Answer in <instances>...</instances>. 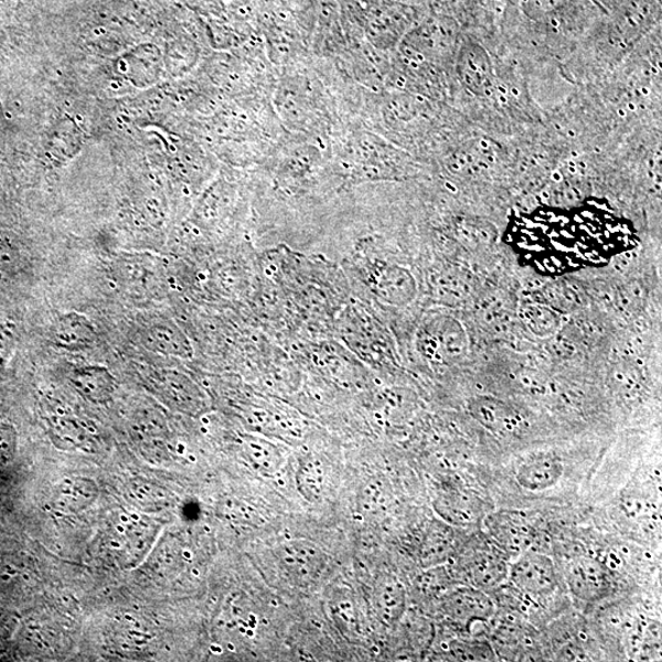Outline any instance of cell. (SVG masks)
<instances>
[{
	"label": "cell",
	"instance_id": "cell-7",
	"mask_svg": "<svg viewBox=\"0 0 662 662\" xmlns=\"http://www.w3.org/2000/svg\"><path fill=\"white\" fill-rule=\"evenodd\" d=\"M280 576L297 589H311L323 580L329 559L322 548L305 540H291L274 551Z\"/></svg>",
	"mask_w": 662,
	"mask_h": 662
},
{
	"label": "cell",
	"instance_id": "cell-3",
	"mask_svg": "<svg viewBox=\"0 0 662 662\" xmlns=\"http://www.w3.org/2000/svg\"><path fill=\"white\" fill-rule=\"evenodd\" d=\"M461 38L462 29L452 17L439 15L419 22L392 53L385 90L407 92L451 106Z\"/></svg>",
	"mask_w": 662,
	"mask_h": 662
},
{
	"label": "cell",
	"instance_id": "cell-20",
	"mask_svg": "<svg viewBox=\"0 0 662 662\" xmlns=\"http://www.w3.org/2000/svg\"><path fill=\"white\" fill-rule=\"evenodd\" d=\"M438 501V512L452 524L471 525L482 516V505L471 494L451 492L440 496Z\"/></svg>",
	"mask_w": 662,
	"mask_h": 662
},
{
	"label": "cell",
	"instance_id": "cell-11",
	"mask_svg": "<svg viewBox=\"0 0 662 662\" xmlns=\"http://www.w3.org/2000/svg\"><path fill=\"white\" fill-rule=\"evenodd\" d=\"M493 545L506 557L515 558L533 544V527L519 513H499L488 519Z\"/></svg>",
	"mask_w": 662,
	"mask_h": 662
},
{
	"label": "cell",
	"instance_id": "cell-1",
	"mask_svg": "<svg viewBox=\"0 0 662 662\" xmlns=\"http://www.w3.org/2000/svg\"><path fill=\"white\" fill-rule=\"evenodd\" d=\"M260 229L287 217L329 212L346 193L344 177L323 139L287 135L257 170Z\"/></svg>",
	"mask_w": 662,
	"mask_h": 662
},
{
	"label": "cell",
	"instance_id": "cell-2",
	"mask_svg": "<svg viewBox=\"0 0 662 662\" xmlns=\"http://www.w3.org/2000/svg\"><path fill=\"white\" fill-rule=\"evenodd\" d=\"M360 124L430 166L473 128L455 107L399 90L364 93Z\"/></svg>",
	"mask_w": 662,
	"mask_h": 662
},
{
	"label": "cell",
	"instance_id": "cell-15",
	"mask_svg": "<svg viewBox=\"0 0 662 662\" xmlns=\"http://www.w3.org/2000/svg\"><path fill=\"white\" fill-rule=\"evenodd\" d=\"M98 496L97 484L85 478H68L54 485L50 511L55 515H74L92 506Z\"/></svg>",
	"mask_w": 662,
	"mask_h": 662
},
{
	"label": "cell",
	"instance_id": "cell-5",
	"mask_svg": "<svg viewBox=\"0 0 662 662\" xmlns=\"http://www.w3.org/2000/svg\"><path fill=\"white\" fill-rule=\"evenodd\" d=\"M346 191L363 184L426 179L434 168L397 148L360 121L330 142Z\"/></svg>",
	"mask_w": 662,
	"mask_h": 662
},
{
	"label": "cell",
	"instance_id": "cell-6",
	"mask_svg": "<svg viewBox=\"0 0 662 662\" xmlns=\"http://www.w3.org/2000/svg\"><path fill=\"white\" fill-rule=\"evenodd\" d=\"M495 83L490 97L467 116L471 126L496 138L511 139L545 125L524 66L504 47L492 53Z\"/></svg>",
	"mask_w": 662,
	"mask_h": 662
},
{
	"label": "cell",
	"instance_id": "cell-19",
	"mask_svg": "<svg viewBox=\"0 0 662 662\" xmlns=\"http://www.w3.org/2000/svg\"><path fill=\"white\" fill-rule=\"evenodd\" d=\"M563 468L560 462L552 458H535L527 460L516 470V481L523 489L540 492L545 491L560 480Z\"/></svg>",
	"mask_w": 662,
	"mask_h": 662
},
{
	"label": "cell",
	"instance_id": "cell-8",
	"mask_svg": "<svg viewBox=\"0 0 662 662\" xmlns=\"http://www.w3.org/2000/svg\"><path fill=\"white\" fill-rule=\"evenodd\" d=\"M508 579L533 600L548 599L559 587L554 560L534 549H527L513 559Z\"/></svg>",
	"mask_w": 662,
	"mask_h": 662
},
{
	"label": "cell",
	"instance_id": "cell-18",
	"mask_svg": "<svg viewBox=\"0 0 662 662\" xmlns=\"http://www.w3.org/2000/svg\"><path fill=\"white\" fill-rule=\"evenodd\" d=\"M241 451L249 466L261 473L273 474L284 466L285 458L280 447L263 435L243 437Z\"/></svg>",
	"mask_w": 662,
	"mask_h": 662
},
{
	"label": "cell",
	"instance_id": "cell-14",
	"mask_svg": "<svg viewBox=\"0 0 662 662\" xmlns=\"http://www.w3.org/2000/svg\"><path fill=\"white\" fill-rule=\"evenodd\" d=\"M142 345L166 357L191 361L195 349L190 337L172 322L154 323L143 330Z\"/></svg>",
	"mask_w": 662,
	"mask_h": 662
},
{
	"label": "cell",
	"instance_id": "cell-9",
	"mask_svg": "<svg viewBox=\"0 0 662 662\" xmlns=\"http://www.w3.org/2000/svg\"><path fill=\"white\" fill-rule=\"evenodd\" d=\"M565 577L573 598L581 604H594L609 592V570L598 559L585 556L572 559Z\"/></svg>",
	"mask_w": 662,
	"mask_h": 662
},
{
	"label": "cell",
	"instance_id": "cell-22",
	"mask_svg": "<svg viewBox=\"0 0 662 662\" xmlns=\"http://www.w3.org/2000/svg\"><path fill=\"white\" fill-rule=\"evenodd\" d=\"M53 438L65 441L72 447H82L86 440L85 429L70 417H53Z\"/></svg>",
	"mask_w": 662,
	"mask_h": 662
},
{
	"label": "cell",
	"instance_id": "cell-13",
	"mask_svg": "<svg viewBox=\"0 0 662 662\" xmlns=\"http://www.w3.org/2000/svg\"><path fill=\"white\" fill-rule=\"evenodd\" d=\"M158 382L161 394L180 412L196 415L207 407L206 395L190 375L168 370L160 374Z\"/></svg>",
	"mask_w": 662,
	"mask_h": 662
},
{
	"label": "cell",
	"instance_id": "cell-17",
	"mask_svg": "<svg viewBox=\"0 0 662 662\" xmlns=\"http://www.w3.org/2000/svg\"><path fill=\"white\" fill-rule=\"evenodd\" d=\"M54 345L66 351H83L96 341V329L90 319L79 312L62 314L53 325Z\"/></svg>",
	"mask_w": 662,
	"mask_h": 662
},
{
	"label": "cell",
	"instance_id": "cell-16",
	"mask_svg": "<svg viewBox=\"0 0 662 662\" xmlns=\"http://www.w3.org/2000/svg\"><path fill=\"white\" fill-rule=\"evenodd\" d=\"M70 383L83 399L96 405L113 401L117 386L114 374L97 364L74 369L70 375Z\"/></svg>",
	"mask_w": 662,
	"mask_h": 662
},
{
	"label": "cell",
	"instance_id": "cell-4",
	"mask_svg": "<svg viewBox=\"0 0 662 662\" xmlns=\"http://www.w3.org/2000/svg\"><path fill=\"white\" fill-rule=\"evenodd\" d=\"M545 221L549 226L538 223L519 228L515 239L519 250L543 271L563 273L599 265L629 243V234L622 227H615L613 223L595 226L594 217L588 225L581 218L578 225L560 224L558 218Z\"/></svg>",
	"mask_w": 662,
	"mask_h": 662
},
{
	"label": "cell",
	"instance_id": "cell-25",
	"mask_svg": "<svg viewBox=\"0 0 662 662\" xmlns=\"http://www.w3.org/2000/svg\"><path fill=\"white\" fill-rule=\"evenodd\" d=\"M15 447V430L7 424H0V456L7 457Z\"/></svg>",
	"mask_w": 662,
	"mask_h": 662
},
{
	"label": "cell",
	"instance_id": "cell-23",
	"mask_svg": "<svg viewBox=\"0 0 662 662\" xmlns=\"http://www.w3.org/2000/svg\"><path fill=\"white\" fill-rule=\"evenodd\" d=\"M300 482L306 492L319 494L324 488V467L322 460L308 457L301 462Z\"/></svg>",
	"mask_w": 662,
	"mask_h": 662
},
{
	"label": "cell",
	"instance_id": "cell-10",
	"mask_svg": "<svg viewBox=\"0 0 662 662\" xmlns=\"http://www.w3.org/2000/svg\"><path fill=\"white\" fill-rule=\"evenodd\" d=\"M441 611L452 623L470 628L493 617L494 602L488 592L469 585L449 591L441 604Z\"/></svg>",
	"mask_w": 662,
	"mask_h": 662
},
{
	"label": "cell",
	"instance_id": "cell-12",
	"mask_svg": "<svg viewBox=\"0 0 662 662\" xmlns=\"http://www.w3.org/2000/svg\"><path fill=\"white\" fill-rule=\"evenodd\" d=\"M505 559L506 556L495 546L469 552L463 563V573L470 587L483 591L499 588L510 573V563Z\"/></svg>",
	"mask_w": 662,
	"mask_h": 662
},
{
	"label": "cell",
	"instance_id": "cell-21",
	"mask_svg": "<svg viewBox=\"0 0 662 662\" xmlns=\"http://www.w3.org/2000/svg\"><path fill=\"white\" fill-rule=\"evenodd\" d=\"M375 607L386 623H394L405 609V591L399 583L393 579L382 581L374 594Z\"/></svg>",
	"mask_w": 662,
	"mask_h": 662
},
{
	"label": "cell",
	"instance_id": "cell-24",
	"mask_svg": "<svg viewBox=\"0 0 662 662\" xmlns=\"http://www.w3.org/2000/svg\"><path fill=\"white\" fill-rule=\"evenodd\" d=\"M18 252L7 245H0V278H8L19 268Z\"/></svg>",
	"mask_w": 662,
	"mask_h": 662
}]
</instances>
